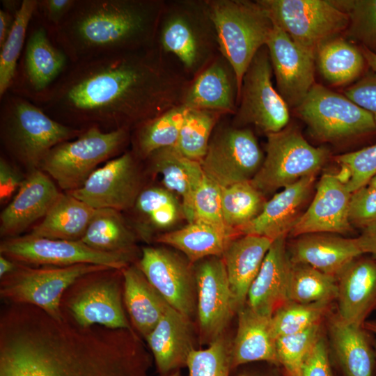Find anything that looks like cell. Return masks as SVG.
Returning a JSON list of instances; mask_svg holds the SVG:
<instances>
[{"mask_svg":"<svg viewBox=\"0 0 376 376\" xmlns=\"http://www.w3.org/2000/svg\"><path fill=\"white\" fill-rule=\"evenodd\" d=\"M185 91L156 46L70 62L31 102L75 129L130 130L182 104Z\"/></svg>","mask_w":376,"mask_h":376,"instance_id":"1","label":"cell"},{"mask_svg":"<svg viewBox=\"0 0 376 376\" xmlns=\"http://www.w3.org/2000/svg\"><path fill=\"white\" fill-rule=\"evenodd\" d=\"M150 366L134 329L84 327L29 304L1 310L0 376H148Z\"/></svg>","mask_w":376,"mask_h":376,"instance_id":"2","label":"cell"},{"mask_svg":"<svg viewBox=\"0 0 376 376\" xmlns=\"http://www.w3.org/2000/svg\"><path fill=\"white\" fill-rule=\"evenodd\" d=\"M164 4L155 0H75L49 32L70 62L155 45Z\"/></svg>","mask_w":376,"mask_h":376,"instance_id":"3","label":"cell"},{"mask_svg":"<svg viewBox=\"0 0 376 376\" xmlns=\"http://www.w3.org/2000/svg\"><path fill=\"white\" fill-rule=\"evenodd\" d=\"M0 99L1 142L13 158L31 171L40 169L54 146L76 139L84 131L58 122L22 96L7 92Z\"/></svg>","mask_w":376,"mask_h":376,"instance_id":"4","label":"cell"},{"mask_svg":"<svg viewBox=\"0 0 376 376\" xmlns=\"http://www.w3.org/2000/svg\"><path fill=\"white\" fill-rule=\"evenodd\" d=\"M205 2L218 47L235 75L239 99L243 77L256 53L266 45L274 24L258 1Z\"/></svg>","mask_w":376,"mask_h":376,"instance_id":"5","label":"cell"},{"mask_svg":"<svg viewBox=\"0 0 376 376\" xmlns=\"http://www.w3.org/2000/svg\"><path fill=\"white\" fill-rule=\"evenodd\" d=\"M130 137V130L104 132L96 127L84 130L75 140L54 146L39 169L48 173L65 191L80 188L105 160L120 152Z\"/></svg>","mask_w":376,"mask_h":376,"instance_id":"6","label":"cell"},{"mask_svg":"<svg viewBox=\"0 0 376 376\" xmlns=\"http://www.w3.org/2000/svg\"><path fill=\"white\" fill-rule=\"evenodd\" d=\"M123 303L122 269H106L78 279L65 291L61 308L81 327L132 329Z\"/></svg>","mask_w":376,"mask_h":376,"instance_id":"7","label":"cell"},{"mask_svg":"<svg viewBox=\"0 0 376 376\" xmlns=\"http://www.w3.org/2000/svg\"><path fill=\"white\" fill-rule=\"evenodd\" d=\"M156 39L160 51L173 54L192 72L206 63L218 46L206 2L180 3L166 10L164 7Z\"/></svg>","mask_w":376,"mask_h":376,"instance_id":"8","label":"cell"},{"mask_svg":"<svg viewBox=\"0 0 376 376\" xmlns=\"http://www.w3.org/2000/svg\"><path fill=\"white\" fill-rule=\"evenodd\" d=\"M267 136L263 162L251 180L264 196L316 175L328 158L327 149L311 146L295 126L287 125Z\"/></svg>","mask_w":376,"mask_h":376,"instance_id":"9","label":"cell"},{"mask_svg":"<svg viewBox=\"0 0 376 376\" xmlns=\"http://www.w3.org/2000/svg\"><path fill=\"white\" fill-rule=\"evenodd\" d=\"M17 263L13 272L1 279V298L9 304L37 306L56 318L63 316V297L78 279L111 269L91 264L35 267Z\"/></svg>","mask_w":376,"mask_h":376,"instance_id":"10","label":"cell"},{"mask_svg":"<svg viewBox=\"0 0 376 376\" xmlns=\"http://www.w3.org/2000/svg\"><path fill=\"white\" fill-rule=\"evenodd\" d=\"M274 25L302 47L316 53L324 41L346 31L349 17L327 0H258Z\"/></svg>","mask_w":376,"mask_h":376,"instance_id":"11","label":"cell"},{"mask_svg":"<svg viewBox=\"0 0 376 376\" xmlns=\"http://www.w3.org/2000/svg\"><path fill=\"white\" fill-rule=\"evenodd\" d=\"M297 113L317 139L336 141L363 137L376 132L371 113L345 95L314 84Z\"/></svg>","mask_w":376,"mask_h":376,"instance_id":"12","label":"cell"},{"mask_svg":"<svg viewBox=\"0 0 376 376\" xmlns=\"http://www.w3.org/2000/svg\"><path fill=\"white\" fill-rule=\"evenodd\" d=\"M1 254L16 263L29 266L66 267L91 264L123 269L134 254L107 253L95 250L80 240H55L30 235L4 239Z\"/></svg>","mask_w":376,"mask_h":376,"instance_id":"13","label":"cell"},{"mask_svg":"<svg viewBox=\"0 0 376 376\" xmlns=\"http://www.w3.org/2000/svg\"><path fill=\"white\" fill-rule=\"evenodd\" d=\"M272 68L266 46L255 55L242 79L235 120L253 124L266 134L285 128L288 106L272 82Z\"/></svg>","mask_w":376,"mask_h":376,"instance_id":"14","label":"cell"},{"mask_svg":"<svg viewBox=\"0 0 376 376\" xmlns=\"http://www.w3.org/2000/svg\"><path fill=\"white\" fill-rule=\"evenodd\" d=\"M263 160V153L251 130L227 127L211 138L201 164L207 177L226 187L251 182Z\"/></svg>","mask_w":376,"mask_h":376,"instance_id":"15","label":"cell"},{"mask_svg":"<svg viewBox=\"0 0 376 376\" xmlns=\"http://www.w3.org/2000/svg\"><path fill=\"white\" fill-rule=\"evenodd\" d=\"M22 56L8 92L30 101L45 93L62 75L70 61L54 42L47 26L34 15Z\"/></svg>","mask_w":376,"mask_h":376,"instance_id":"16","label":"cell"},{"mask_svg":"<svg viewBox=\"0 0 376 376\" xmlns=\"http://www.w3.org/2000/svg\"><path fill=\"white\" fill-rule=\"evenodd\" d=\"M138 267L170 306L192 320L196 315L194 264L185 256L161 247H144Z\"/></svg>","mask_w":376,"mask_h":376,"instance_id":"17","label":"cell"},{"mask_svg":"<svg viewBox=\"0 0 376 376\" xmlns=\"http://www.w3.org/2000/svg\"><path fill=\"white\" fill-rule=\"evenodd\" d=\"M194 267L198 329L201 340L209 345L224 334L236 310L222 257L205 258Z\"/></svg>","mask_w":376,"mask_h":376,"instance_id":"18","label":"cell"},{"mask_svg":"<svg viewBox=\"0 0 376 376\" xmlns=\"http://www.w3.org/2000/svg\"><path fill=\"white\" fill-rule=\"evenodd\" d=\"M143 189L136 155L124 152L97 168L71 195L94 209L118 211L134 207Z\"/></svg>","mask_w":376,"mask_h":376,"instance_id":"19","label":"cell"},{"mask_svg":"<svg viewBox=\"0 0 376 376\" xmlns=\"http://www.w3.org/2000/svg\"><path fill=\"white\" fill-rule=\"evenodd\" d=\"M265 46L277 91L288 107L296 109L314 85L315 53L297 44L275 25Z\"/></svg>","mask_w":376,"mask_h":376,"instance_id":"20","label":"cell"},{"mask_svg":"<svg viewBox=\"0 0 376 376\" xmlns=\"http://www.w3.org/2000/svg\"><path fill=\"white\" fill-rule=\"evenodd\" d=\"M350 194L338 175L324 173L310 205L289 235L296 237L308 233H349L352 230L348 219Z\"/></svg>","mask_w":376,"mask_h":376,"instance_id":"21","label":"cell"},{"mask_svg":"<svg viewBox=\"0 0 376 376\" xmlns=\"http://www.w3.org/2000/svg\"><path fill=\"white\" fill-rule=\"evenodd\" d=\"M327 317L331 359L342 375L375 376L376 352L373 333L363 325L346 323L337 313Z\"/></svg>","mask_w":376,"mask_h":376,"instance_id":"22","label":"cell"},{"mask_svg":"<svg viewBox=\"0 0 376 376\" xmlns=\"http://www.w3.org/2000/svg\"><path fill=\"white\" fill-rule=\"evenodd\" d=\"M315 175L304 177L276 194L254 219L238 230L240 235H260L272 240L287 237L304 213Z\"/></svg>","mask_w":376,"mask_h":376,"instance_id":"23","label":"cell"},{"mask_svg":"<svg viewBox=\"0 0 376 376\" xmlns=\"http://www.w3.org/2000/svg\"><path fill=\"white\" fill-rule=\"evenodd\" d=\"M363 254L337 276V314L346 323L363 325L376 311V260Z\"/></svg>","mask_w":376,"mask_h":376,"instance_id":"24","label":"cell"},{"mask_svg":"<svg viewBox=\"0 0 376 376\" xmlns=\"http://www.w3.org/2000/svg\"><path fill=\"white\" fill-rule=\"evenodd\" d=\"M60 194L44 171H31L11 202L1 213V235L6 238L17 237L43 218Z\"/></svg>","mask_w":376,"mask_h":376,"instance_id":"25","label":"cell"},{"mask_svg":"<svg viewBox=\"0 0 376 376\" xmlns=\"http://www.w3.org/2000/svg\"><path fill=\"white\" fill-rule=\"evenodd\" d=\"M285 239L283 236L273 240L248 292L246 305L265 315L272 316L289 301L292 263Z\"/></svg>","mask_w":376,"mask_h":376,"instance_id":"26","label":"cell"},{"mask_svg":"<svg viewBox=\"0 0 376 376\" xmlns=\"http://www.w3.org/2000/svg\"><path fill=\"white\" fill-rule=\"evenodd\" d=\"M194 334L192 320L169 306L145 339L160 375L186 367L196 350Z\"/></svg>","mask_w":376,"mask_h":376,"instance_id":"27","label":"cell"},{"mask_svg":"<svg viewBox=\"0 0 376 376\" xmlns=\"http://www.w3.org/2000/svg\"><path fill=\"white\" fill-rule=\"evenodd\" d=\"M287 248L292 263L309 265L336 278L352 260L363 254L357 237L333 233L299 235Z\"/></svg>","mask_w":376,"mask_h":376,"instance_id":"28","label":"cell"},{"mask_svg":"<svg viewBox=\"0 0 376 376\" xmlns=\"http://www.w3.org/2000/svg\"><path fill=\"white\" fill-rule=\"evenodd\" d=\"M237 331L230 347L233 372L256 362L279 367L272 316L257 313L246 304L237 311Z\"/></svg>","mask_w":376,"mask_h":376,"instance_id":"29","label":"cell"},{"mask_svg":"<svg viewBox=\"0 0 376 376\" xmlns=\"http://www.w3.org/2000/svg\"><path fill=\"white\" fill-rule=\"evenodd\" d=\"M272 242L263 236L241 235L230 242L222 254L236 313L246 304L249 288Z\"/></svg>","mask_w":376,"mask_h":376,"instance_id":"30","label":"cell"},{"mask_svg":"<svg viewBox=\"0 0 376 376\" xmlns=\"http://www.w3.org/2000/svg\"><path fill=\"white\" fill-rule=\"evenodd\" d=\"M237 100L233 70L226 59H219L203 70L187 88L182 104L189 109L224 113H233Z\"/></svg>","mask_w":376,"mask_h":376,"instance_id":"31","label":"cell"},{"mask_svg":"<svg viewBox=\"0 0 376 376\" xmlns=\"http://www.w3.org/2000/svg\"><path fill=\"white\" fill-rule=\"evenodd\" d=\"M147 159L151 170L161 175L164 187L180 198L185 218L192 222L194 194L205 176L201 162L185 157L174 146L158 149Z\"/></svg>","mask_w":376,"mask_h":376,"instance_id":"32","label":"cell"},{"mask_svg":"<svg viewBox=\"0 0 376 376\" xmlns=\"http://www.w3.org/2000/svg\"><path fill=\"white\" fill-rule=\"evenodd\" d=\"M123 301L134 329L144 339L163 317L169 304L138 265L122 269Z\"/></svg>","mask_w":376,"mask_h":376,"instance_id":"33","label":"cell"},{"mask_svg":"<svg viewBox=\"0 0 376 376\" xmlns=\"http://www.w3.org/2000/svg\"><path fill=\"white\" fill-rule=\"evenodd\" d=\"M239 235L235 230L194 221L182 228L160 234L156 241L178 250L194 264L205 258L221 256L230 242Z\"/></svg>","mask_w":376,"mask_h":376,"instance_id":"34","label":"cell"},{"mask_svg":"<svg viewBox=\"0 0 376 376\" xmlns=\"http://www.w3.org/2000/svg\"><path fill=\"white\" fill-rule=\"evenodd\" d=\"M95 209L70 193L60 194L30 235L55 240H80Z\"/></svg>","mask_w":376,"mask_h":376,"instance_id":"35","label":"cell"},{"mask_svg":"<svg viewBox=\"0 0 376 376\" xmlns=\"http://www.w3.org/2000/svg\"><path fill=\"white\" fill-rule=\"evenodd\" d=\"M315 63L323 78L334 86L354 81L363 74L367 65L360 47L339 36L318 46Z\"/></svg>","mask_w":376,"mask_h":376,"instance_id":"36","label":"cell"},{"mask_svg":"<svg viewBox=\"0 0 376 376\" xmlns=\"http://www.w3.org/2000/svg\"><path fill=\"white\" fill-rule=\"evenodd\" d=\"M135 240L120 211L102 208L95 209L80 241L102 252L135 254Z\"/></svg>","mask_w":376,"mask_h":376,"instance_id":"37","label":"cell"},{"mask_svg":"<svg viewBox=\"0 0 376 376\" xmlns=\"http://www.w3.org/2000/svg\"><path fill=\"white\" fill-rule=\"evenodd\" d=\"M133 207L141 220L139 233L147 240L152 231L166 230L185 218L181 202L164 187L143 189Z\"/></svg>","mask_w":376,"mask_h":376,"instance_id":"38","label":"cell"},{"mask_svg":"<svg viewBox=\"0 0 376 376\" xmlns=\"http://www.w3.org/2000/svg\"><path fill=\"white\" fill-rule=\"evenodd\" d=\"M189 110L180 104L136 128L132 140L136 156L147 158L158 149L175 146Z\"/></svg>","mask_w":376,"mask_h":376,"instance_id":"39","label":"cell"},{"mask_svg":"<svg viewBox=\"0 0 376 376\" xmlns=\"http://www.w3.org/2000/svg\"><path fill=\"white\" fill-rule=\"evenodd\" d=\"M37 4L38 0H22L15 14L12 29L0 47V98L9 91L15 79Z\"/></svg>","mask_w":376,"mask_h":376,"instance_id":"40","label":"cell"},{"mask_svg":"<svg viewBox=\"0 0 376 376\" xmlns=\"http://www.w3.org/2000/svg\"><path fill=\"white\" fill-rule=\"evenodd\" d=\"M265 203V196L251 182L221 187L224 221L237 232L260 213Z\"/></svg>","mask_w":376,"mask_h":376,"instance_id":"41","label":"cell"},{"mask_svg":"<svg viewBox=\"0 0 376 376\" xmlns=\"http://www.w3.org/2000/svg\"><path fill=\"white\" fill-rule=\"evenodd\" d=\"M336 278L309 265L292 263L288 289L289 301L311 304L331 303L337 297Z\"/></svg>","mask_w":376,"mask_h":376,"instance_id":"42","label":"cell"},{"mask_svg":"<svg viewBox=\"0 0 376 376\" xmlns=\"http://www.w3.org/2000/svg\"><path fill=\"white\" fill-rule=\"evenodd\" d=\"M219 115L209 110L189 109L174 147L185 157L201 162Z\"/></svg>","mask_w":376,"mask_h":376,"instance_id":"43","label":"cell"},{"mask_svg":"<svg viewBox=\"0 0 376 376\" xmlns=\"http://www.w3.org/2000/svg\"><path fill=\"white\" fill-rule=\"evenodd\" d=\"M331 303L302 304L288 301L272 316L276 338L304 331L323 320L329 313Z\"/></svg>","mask_w":376,"mask_h":376,"instance_id":"44","label":"cell"},{"mask_svg":"<svg viewBox=\"0 0 376 376\" xmlns=\"http://www.w3.org/2000/svg\"><path fill=\"white\" fill-rule=\"evenodd\" d=\"M333 2L348 15L349 25L345 31L348 39L376 54V0Z\"/></svg>","mask_w":376,"mask_h":376,"instance_id":"45","label":"cell"},{"mask_svg":"<svg viewBox=\"0 0 376 376\" xmlns=\"http://www.w3.org/2000/svg\"><path fill=\"white\" fill-rule=\"evenodd\" d=\"M322 330V322L301 332L276 338L278 361L285 376H299L305 359L323 336Z\"/></svg>","mask_w":376,"mask_h":376,"instance_id":"46","label":"cell"},{"mask_svg":"<svg viewBox=\"0 0 376 376\" xmlns=\"http://www.w3.org/2000/svg\"><path fill=\"white\" fill-rule=\"evenodd\" d=\"M230 340L225 334L203 350H194L186 367L188 376H232Z\"/></svg>","mask_w":376,"mask_h":376,"instance_id":"47","label":"cell"},{"mask_svg":"<svg viewBox=\"0 0 376 376\" xmlns=\"http://www.w3.org/2000/svg\"><path fill=\"white\" fill-rule=\"evenodd\" d=\"M336 161L342 170L338 175L352 193L367 185L376 175V143L338 155Z\"/></svg>","mask_w":376,"mask_h":376,"instance_id":"48","label":"cell"},{"mask_svg":"<svg viewBox=\"0 0 376 376\" xmlns=\"http://www.w3.org/2000/svg\"><path fill=\"white\" fill-rule=\"evenodd\" d=\"M193 217V221L231 229L226 226L223 218L221 187L205 175L194 194Z\"/></svg>","mask_w":376,"mask_h":376,"instance_id":"49","label":"cell"},{"mask_svg":"<svg viewBox=\"0 0 376 376\" xmlns=\"http://www.w3.org/2000/svg\"><path fill=\"white\" fill-rule=\"evenodd\" d=\"M348 219L352 227L361 230L376 222V188L367 185L351 193Z\"/></svg>","mask_w":376,"mask_h":376,"instance_id":"50","label":"cell"},{"mask_svg":"<svg viewBox=\"0 0 376 376\" xmlns=\"http://www.w3.org/2000/svg\"><path fill=\"white\" fill-rule=\"evenodd\" d=\"M329 347L322 336L305 359L299 376H336Z\"/></svg>","mask_w":376,"mask_h":376,"instance_id":"51","label":"cell"},{"mask_svg":"<svg viewBox=\"0 0 376 376\" xmlns=\"http://www.w3.org/2000/svg\"><path fill=\"white\" fill-rule=\"evenodd\" d=\"M345 95L373 116L376 123V72L369 71L345 89Z\"/></svg>","mask_w":376,"mask_h":376,"instance_id":"52","label":"cell"},{"mask_svg":"<svg viewBox=\"0 0 376 376\" xmlns=\"http://www.w3.org/2000/svg\"><path fill=\"white\" fill-rule=\"evenodd\" d=\"M75 0H38L34 15L52 32L62 22Z\"/></svg>","mask_w":376,"mask_h":376,"instance_id":"53","label":"cell"},{"mask_svg":"<svg viewBox=\"0 0 376 376\" xmlns=\"http://www.w3.org/2000/svg\"><path fill=\"white\" fill-rule=\"evenodd\" d=\"M24 179L4 158L0 159V201L4 203L19 189Z\"/></svg>","mask_w":376,"mask_h":376,"instance_id":"54","label":"cell"},{"mask_svg":"<svg viewBox=\"0 0 376 376\" xmlns=\"http://www.w3.org/2000/svg\"><path fill=\"white\" fill-rule=\"evenodd\" d=\"M233 376H285L280 367L268 363V366L239 367L234 370Z\"/></svg>","mask_w":376,"mask_h":376,"instance_id":"55","label":"cell"},{"mask_svg":"<svg viewBox=\"0 0 376 376\" xmlns=\"http://www.w3.org/2000/svg\"><path fill=\"white\" fill-rule=\"evenodd\" d=\"M357 239L363 253L369 254L376 260V222L362 230Z\"/></svg>","mask_w":376,"mask_h":376,"instance_id":"56","label":"cell"},{"mask_svg":"<svg viewBox=\"0 0 376 376\" xmlns=\"http://www.w3.org/2000/svg\"><path fill=\"white\" fill-rule=\"evenodd\" d=\"M13 13L0 9V47L4 44L8 38L15 21Z\"/></svg>","mask_w":376,"mask_h":376,"instance_id":"57","label":"cell"},{"mask_svg":"<svg viewBox=\"0 0 376 376\" xmlns=\"http://www.w3.org/2000/svg\"><path fill=\"white\" fill-rule=\"evenodd\" d=\"M17 263L9 258L1 254L0 256V277L2 279L6 275L13 272L16 267Z\"/></svg>","mask_w":376,"mask_h":376,"instance_id":"58","label":"cell"},{"mask_svg":"<svg viewBox=\"0 0 376 376\" xmlns=\"http://www.w3.org/2000/svg\"><path fill=\"white\" fill-rule=\"evenodd\" d=\"M359 47L365 58L367 65L371 69L372 71L376 72V54L364 47Z\"/></svg>","mask_w":376,"mask_h":376,"instance_id":"59","label":"cell"},{"mask_svg":"<svg viewBox=\"0 0 376 376\" xmlns=\"http://www.w3.org/2000/svg\"><path fill=\"white\" fill-rule=\"evenodd\" d=\"M363 325L367 330L376 334V320H366Z\"/></svg>","mask_w":376,"mask_h":376,"instance_id":"60","label":"cell"},{"mask_svg":"<svg viewBox=\"0 0 376 376\" xmlns=\"http://www.w3.org/2000/svg\"><path fill=\"white\" fill-rule=\"evenodd\" d=\"M368 185L376 188V175L370 180Z\"/></svg>","mask_w":376,"mask_h":376,"instance_id":"61","label":"cell"},{"mask_svg":"<svg viewBox=\"0 0 376 376\" xmlns=\"http://www.w3.org/2000/svg\"><path fill=\"white\" fill-rule=\"evenodd\" d=\"M160 376H182L180 374V370H176L172 373H170L169 374L164 375H160Z\"/></svg>","mask_w":376,"mask_h":376,"instance_id":"62","label":"cell"},{"mask_svg":"<svg viewBox=\"0 0 376 376\" xmlns=\"http://www.w3.org/2000/svg\"><path fill=\"white\" fill-rule=\"evenodd\" d=\"M374 345H375V352H376V338L375 339Z\"/></svg>","mask_w":376,"mask_h":376,"instance_id":"63","label":"cell"}]
</instances>
